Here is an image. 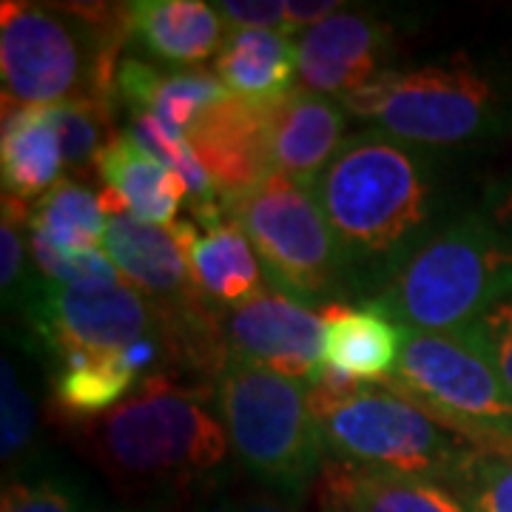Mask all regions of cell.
Masks as SVG:
<instances>
[{
    "label": "cell",
    "instance_id": "1",
    "mask_svg": "<svg viewBox=\"0 0 512 512\" xmlns=\"http://www.w3.org/2000/svg\"><path fill=\"white\" fill-rule=\"evenodd\" d=\"M126 6H46L6 0L0 12V77L6 106L52 109L111 100Z\"/></svg>",
    "mask_w": 512,
    "mask_h": 512
},
{
    "label": "cell",
    "instance_id": "2",
    "mask_svg": "<svg viewBox=\"0 0 512 512\" xmlns=\"http://www.w3.org/2000/svg\"><path fill=\"white\" fill-rule=\"evenodd\" d=\"M83 447L123 490L185 487L228 456V433L205 393L146 379L134 396L83 427Z\"/></svg>",
    "mask_w": 512,
    "mask_h": 512
},
{
    "label": "cell",
    "instance_id": "3",
    "mask_svg": "<svg viewBox=\"0 0 512 512\" xmlns=\"http://www.w3.org/2000/svg\"><path fill=\"white\" fill-rule=\"evenodd\" d=\"M510 293L512 245L481 214H467L404 256L370 308L402 330L458 333Z\"/></svg>",
    "mask_w": 512,
    "mask_h": 512
},
{
    "label": "cell",
    "instance_id": "4",
    "mask_svg": "<svg viewBox=\"0 0 512 512\" xmlns=\"http://www.w3.org/2000/svg\"><path fill=\"white\" fill-rule=\"evenodd\" d=\"M311 191L348 262L399 251L430 205L419 157L376 128L348 137Z\"/></svg>",
    "mask_w": 512,
    "mask_h": 512
},
{
    "label": "cell",
    "instance_id": "5",
    "mask_svg": "<svg viewBox=\"0 0 512 512\" xmlns=\"http://www.w3.org/2000/svg\"><path fill=\"white\" fill-rule=\"evenodd\" d=\"M214 404L231 450L259 484L299 498L325 470L328 447L308 382L225 356Z\"/></svg>",
    "mask_w": 512,
    "mask_h": 512
},
{
    "label": "cell",
    "instance_id": "6",
    "mask_svg": "<svg viewBox=\"0 0 512 512\" xmlns=\"http://www.w3.org/2000/svg\"><path fill=\"white\" fill-rule=\"evenodd\" d=\"M339 103L404 146H467L501 126V97L495 86L467 66L382 72Z\"/></svg>",
    "mask_w": 512,
    "mask_h": 512
},
{
    "label": "cell",
    "instance_id": "7",
    "mask_svg": "<svg viewBox=\"0 0 512 512\" xmlns=\"http://www.w3.org/2000/svg\"><path fill=\"white\" fill-rule=\"evenodd\" d=\"M313 413L330 453L362 470L444 481L478 450L390 387H365L345 402L313 404Z\"/></svg>",
    "mask_w": 512,
    "mask_h": 512
},
{
    "label": "cell",
    "instance_id": "8",
    "mask_svg": "<svg viewBox=\"0 0 512 512\" xmlns=\"http://www.w3.org/2000/svg\"><path fill=\"white\" fill-rule=\"evenodd\" d=\"M387 387L484 450H512V393L490 359L458 333L404 330Z\"/></svg>",
    "mask_w": 512,
    "mask_h": 512
},
{
    "label": "cell",
    "instance_id": "9",
    "mask_svg": "<svg viewBox=\"0 0 512 512\" xmlns=\"http://www.w3.org/2000/svg\"><path fill=\"white\" fill-rule=\"evenodd\" d=\"M222 208L288 296L308 299L336 288L348 259L311 188L271 174L251 191L222 200Z\"/></svg>",
    "mask_w": 512,
    "mask_h": 512
},
{
    "label": "cell",
    "instance_id": "10",
    "mask_svg": "<svg viewBox=\"0 0 512 512\" xmlns=\"http://www.w3.org/2000/svg\"><path fill=\"white\" fill-rule=\"evenodd\" d=\"M20 308L55 362L69 356H109L151 336L168 339L154 302L126 282L72 288L43 279L29 285Z\"/></svg>",
    "mask_w": 512,
    "mask_h": 512
},
{
    "label": "cell",
    "instance_id": "11",
    "mask_svg": "<svg viewBox=\"0 0 512 512\" xmlns=\"http://www.w3.org/2000/svg\"><path fill=\"white\" fill-rule=\"evenodd\" d=\"M325 330V316L296 296L262 291L225 311L220 336L228 350L225 356L311 384L325 365Z\"/></svg>",
    "mask_w": 512,
    "mask_h": 512
},
{
    "label": "cell",
    "instance_id": "12",
    "mask_svg": "<svg viewBox=\"0 0 512 512\" xmlns=\"http://www.w3.org/2000/svg\"><path fill=\"white\" fill-rule=\"evenodd\" d=\"M390 29L362 12H336L296 40L299 86L330 100L365 89L382 74Z\"/></svg>",
    "mask_w": 512,
    "mask_h": 512
},
{
    "label": "cell",
    "instance_id": "13",
    "mask_svg": "<svg viewBox=\"0 0 512 512\" xmlns=\"http://www.w3.org/2000/svg\"><path fill=\"white\" fill-rule=\"evenodd\" d=\"M348 111L339 100L293 86L279 103L265 109L268 171L311 188L345 146Z\"/></svg>",
    "mask_w": 512,
    "mask_h": 512
},
{
    "label": "cell",
    "instance_id": "14",
    "mask_svg": "<svg viewBox=\"0 0 512 512\" xmlns=\"http://www.w3.org/2000/svg\"><path fill=\"white\" fill-rule=\"evenodd\" d=\"M185 137L220 188L222 200L245 194L271 177L265 157V109L228 97L205 111Z\"/></svg>",
    "mask_w": 512,
    "mask_h": 512
},
{
    "label": "cell",
    "instance_id": "15",
    "mask_svg": "<svg viewBox=\"0 0 512 512\" xmlns=\"http://www.w3.org/2000/svg\"><path fill=\"white\" fill-rule=\"evenodd\" d=\"M171 228L183 245L191 282L211 308L231 311L265 291L259 259L239 225L225 220L217 228H200L183 220Z\"/></svg>",
    "mask_w": 512,
    "mask_h": 512
},
{
    "label": "cell",
    "instance_id": "16",
    "mask_svg": "<svg viewBox=\"0 0 512 512\" xmlns=\"http://www.w3.org/2000/svg\"><path fill=\"white\" fill-rule=\"evenodd\" d=\"M128 37L168 66H197L220 55L228 26L202 0H137L126 3Z\"/></svg>",
    "mask_w": 512,
    "mask_h": 512
},
{
    "label": "cell",
    "instance_id": "17",
    "mask_svg": "<svg viewBox=\"0 0 512 512\" xmlns=\"http://www.w3.org/2000/svg\"><path fill=\"white\" fill-rule=\"evenodd\" d=\"M114 94L126 100L131 114H157L183 134L194 128L205 111L231 97L214 72H163L140 57L120 60L114 74Z\"/></svg>",
    "mask_w": 512,
    "mask_h": 512
},
{
    "label": "cell",
    "instance_id": "18",
    "mask_svg": "<svg viewBox=\"0 0 512 512\" xmlns=\"http://www.w3.org/2000/svg\"><path fill=\"white\" fill-rule=\"evenodd\" d=\"M325 512H467L441 481L336 464L322 470Z\"/></svg>",
    "mask_w": 512,
    "mask_h": 512
},
{
    "label": "cell",
    "instance_id": "19",
    "mask_svg": "<svg viewBox=\"0 0 512 512\" xmlns=\"http://www.w3.org/2000/svg\"><path fill=\"white\" fill-rule=\"evenodd\" d=\"M299 72L293 37L279 32H231L214 60V74L225 92L254 109H271L293 89Z\"/></svg>",
    "mask_w": 512,
    "mask_h": 512
},
{
    "label": "cell",
    "instance_id": "20",
    "mask_svg": "<svg viewBox=\"0 0 512 512\" xmlns=\"http://www.w3.org/2000/svg\"><path fill=\"white\" fill-rule=\"evenodd\" d=\"M63 168H66L63 146L49 120V109L3 106V137H0L3 197L35 205L49 188L60 183Z\"/></svg>",
    "mask_w": 512,
    "mask_h": 512
},
{
    "label": "cell",
    "instance_id": "21",
    "mask_svg": "<svg viewBox=\"0 0 512 512\" xmlns=\"http://www.w3.org/2000/svg\"><path fill=\"white\" fill-rule=\"evenodd\" d=\"M94 168L103 180V188L114 191L126 202L134 217L165 228L177 222V211L188 197L183 177L146 154L128 131L111 137L109 146L100 151Z\"/></svg>",
    "mask_w": 512,
    "mask_h": 512
},
{
    "label": "cell",
    "instance_id": "22",
    "mask_svg": "<svg viewBox=\"0 0 512 512\" xmlns=\"http://www.w3.org/2000/svg\"><path fill=\"white\" fill-rule=\"evenodd\" d=\"M325 362L356 382H387L396 376L404 330L373 308L328 305L325 311Z\"/></svg>",
    "mask_w": 512,
    "mask_h": 512
},
{
    "label": "cell",
    "instance_id": "23",
    "mask_svg": "<svg viewBox=\"0 0 512 512\" xmlns=\"http://www.w3.org/2000/svg\"><path fill=\"white\" fill-rule=\"evenodd\" d=\"M137 382L143 384V376L126 350L109 356H69L55 362L52 402L69 419L92 421L123 404Z\"/></svg>",
    "mask_w": 512,
    "mask_h": 512
},
{
    "label": "cell",
    "instance_id": "24",
    "mask_svg": "<svg viewBox=\"0 0 512 512\" xmlns=\"http://www.w3.org/2000/svg\"><path fill=\"white\" fill-rule=\"evenodd\" d=\"M109 217L86 185L60 180L32 205L29 228L43 234L63 254L100 251Z\"/></svg>",
    "mask_w": 512,
    "mask_h": 512
},
{
    "label": "cell",
    "instance_id": "25",
    "mask_svg": "<svg viewBox=\"0 0 512 512\" xmlns=\"http://www.w3.org/2000/svg\"><path fill=\"white\" fill-rule=\"evenodd\" d=\"M63 160L69 171H83L97 163L100 151L109 146L111 137V100H74L49 109Z\"/></svg>",
    "mask_w": 512,
    "mask_h": 512
},
{
    "label": "cell",
    "instance_id": "26",
    "mask_svg": "<svg viewBox=\"0 0 512 512\" xmlns=\"http://www.w3.org/2000/svg\"><path fill=\"white\" fill-rule=\"evenodd\" d=\"M450 481L467 512H512V450L478 447Z\"/></svg>",
    "mask_w": 512,
    "mask_h": 512
},
{
    "label": "cell",
    "instance_id": "27",
    "mask_svg": "<svg viewBox=\"0 0 512 512\" xmlns=\"http://www.w3.org/2000/svg\"><path fill=\"white\" fill-rule=\"evenodd\" d=\"M35 430V396L23 384L18 362L6 353L0 362V458L6 467L32 450Z\"/></svg>",
    "mask_w": 512,
    "mask_h": 512
},
{
    "label": "cell",
    "instance_id": "28",
    "mask_svg": "<svg viewBox=\"0 0 512 512\" xmlns=\"http://www.w3.org/2000/svg\"><path fill=\"white\" fill-rule=\"evenodd\" d=\"M26 239H29V248H32V256H35L37 271L46 276L49 282L72 285V288H80V285H117V282H123L120 271L114 268V262L103 251L63 254V251H57L49 239L32 231V228L26 231Z\"/></svg>",
    "mask_w": 512,
    "mask_h": 512
},
{
    "label": "cell",
    "instance_id": "29",
    "mask_svg": "<svg viewBox=\"0 0 512 512\" xmlns=\"http://www.w3.org/2000/svg\"><path fill=\"white\" fill-rule=\"evenodd\" d=\"M467 342H473L495 367L501 382L512 393V293L495 302L490 311H484L473 325L458 330Z\"/></svg>",
    "mask_w": 512,
    "mask_h": 512
},
{
    "label": "cell",
    "instance_id": "30",
    "mask_svg": "<svg viewBox=\"0 0 512 512\" xmlns=\"http://www.w3.org/2000/svg\"><path fill=\"white\" fill-rule=\"evenodd\" d=\"M0 512H83V504L60 478H37L6 484Z\"/></svg>",
    "mask_w": 512,
    "mask_h": 512
},
{
    "label": "cell",
    "instance_id": "31",
    "mask_svg": "<svg viewBox=\"0 0 512 512\" xmlns=\"http://www.w3.org/2000/svg\"><path fill=\"white\" fill-rule=\"evenodd\" d=\"M214 9L225 20L228 32H248V29H262V32H279L288 35V18H285V3L274 0H220Z\"/></svg>",
    "mask_w": 512,
    "mask_h": 512
},
{
    "label": "cell",
    "instance_id": "32",
    "mask_svg": "<svg viewBox=\"0 0 512 512\" xmlns=\"http://www.w3.org/2000/svg\"><path fill=\"white\" fill-rule=\"evenodd\" d=\"M339 9H345L336 0H316V3H296L288 0L285 3V18H288V32L291 35H302L305 29H311L316 23H322L330 15H336Z\"/></svg>",
    "mask_w": 512,
    "mask_h": 512
},
{
    "label": "cell",
    "instance_id": "33",
    "mask_svg": "<svg viewBox=\"0 0 512 512\" xmlns=\"http://www.w3.org/2000/svg\"><path fill=\"white\" fill-rule=\"evenodd\" d=\"M214 512H296L285 501H279L274 495H245L237 501H225Z\"/></svg>",
    "mask_w": 512,
    "mask_h": 512
}]
</instances>
